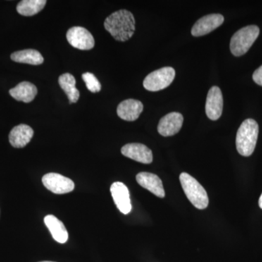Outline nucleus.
Masks as SVG:
<instances>
[{
	"mask_svg": "<svg viewBox=\"0 0 262 262\" xmlns=\"http://www.w3.org/2000/svg\"><path fill=\"white\" fill-rule=\"evenodd\" d=\"M258 136V125L253 119L245 120L236 136V147L239 155L249 157L256 148Z\"/></svg>",
	"mask_w": 262,
	"mask_h": 262,
	"instance_id": "obj_2",
	"label": "nucleus"
},
{
	"mask_svg": "<svg viewBox=\"0 0 262 262\" xmlns=\"http://www.w3.org/2000/svg\"><path fill=\"white\" fill-rule=\"evenodd\" d=\"M46 0H23L17 5V11L24 16H32L37 14L46 6Z\"/></svg>",
	"mask_w": 262,
	"mask_h": 262,
	"instance_id": "obj_20",
	"label": "nucleus"
},
{
	"mask_svg": "<svg viewBox=\"0 0 262 262\" xmlns=\"http://www.w3.org/2000/svg\"><path fill=\"white\" fill-rule=\"evenodd\" d=\"M39 262H54V261H39Z\"/></svg>",
	"mask_w": 262,
	"mask_h": 262,
	"instance_id": "obj_24",
	"label": "nucleus"
},
{
	"mask_svg": "<svg viewBox=\"0 0 262 262\" xmlns=\"http://www.w3.org/2000/svg\"><path fill=\"white\" fill-rule=\"evenodd\" d=\"M144 110V105L140 101L127 99L118 105L117 113L119 117L125 121H135Z\"/></svg>",
	"mask_w": 262,
	"mask_h": 262,
	"instance_id": "obj_14",
	"label": "nucleus"
},
{
	"mask_svg": "<svg viewBox=\"0 0 262 262\" xmlns=\"http://www.w3.org/2000/svg\"><path fill=\"white\" fill-rule=\"evenodd\" d=\"M223 111V96L222 91L217 86H213L208 91L206 98V113L211 120H217L222 116Z\"/></svg>",
	"mask_w": 262,
	"mask_h": 262,
	"instance_id": "obj_8",
	"label": "nucleus"
},
{
	"mask_svg": "<svg viewBox=\"0 0 262 262\" xmlns=\"http://www.w3.org/2000/svg\"><path fill=\"white\" fill-rule=\"evenodd\" d=\"M184 117L182 114L170 113L162 117L158 124V130L160 135L172 136L178 134L182 128Z\"/></svg>",
	"mask_w": 262,
	"mask_h": 262,
	"instance_id": "obj_12",
	"label": "nucleus"
},
{
	"mask_svg": "<svg viewBox=\"0 0 262 262\" xmlns=\"http://www.w3.org/2000/svg\"><path fill=\"white\" fill-rule=\"evenodd\" d=\"M135 24V18L130 11L120 10L108 15L104 27L116 40L125 42L134 35Z\"/></svg>",
	"mask_w": 262,
	"mask_h": 262,
	"instance_id": "obj_1",
	"label": "nucleus"
},
{
	"mask_svg": "<svg viewBox=\"0 0 262 262\" xmlns=\"http://www.w3.org/2000/svg\"><path fill=\"white\" fill-rule=\"evenodd\" d=\"M42 184L48 190L55 194H61L72 192L75 189V183L61 174L49 173L42 177Z\"/></svg>",
	"mask_w": 262,
	"mask_h": 262,
	"instance_id": "obj_7",
	"label": "nucleus"
},
{
	"mask_svg": "<svg viewBox=\"0 0 262 262\" xmlns=\"http://www.w3.org/2000/svg\"><path fill=\"white\" fill-rule=\"evenodd\" d=\"M10 96L15 100L24 103L32 102L37 94V89L29 82H22L9 91Z\"/></svg>",
	"mask_w": 262,
	"mask_h": 262,
	"instance_id": "obj_16",
	"label": "nucleus"
},
{
	"mask_svg": "<svg viewBox=\"0 0 262 262\" xmlns=\"http://www.w3.org/2000/svg\"><path fill=\"white\" fill-rule=\"evenodd\" d=\"M179 179L183 190L193 206L198 209H206L208 206L209 200L206 189L194 177L187 173H181Z\"/></svg>",
	"mask_w": 262,
	"mask_h": 262,
	"instance_id": "obj_3",
	"label": "nucleus"
},
{
	"mask_svg": "<svg viewBox=\"0 0 262 262\" xmlns=\"http://www.w3.org/2000/svg\"><path fill=\"white\" fill-rule=\"evenodd\" d=\"M259 32V28L255 25L239 29L231 39V53L237 57L246 54L257 39Z\"/></svg>",
	"mask_w": 262,
	"mask_h": 262,
	"instance_id": "obj_4",
	"label": "nucleus"
},
{
	"mask_svg": "<svg viewBox=\"0 0 262 262\" xmlns=\"http://www.w3.org/2000/svg\"><path fill=\"white\" fill-rule=\"evenodd\" d=\"M82 77L85 82L86 87L91 92L98 93L101 91V84L94 74L86 72L82 75Z\"/></svg>",
	"mask_w": 262,
	"mask_h": 262,
	"instance_id": "obj_21",
	"label": "nucleus"
},
{
	"mask_svg": "<svg viewBox=\"0 0 262 262\" xmlns=\"http://www.w3.org/2000/svg\"><path fill=\"white\" fill-rule=\"evenodd\" d=\"M136 181L141 187L145 188L149 192L158 198H165L163 182L161 179L154 173L141 172L136 175Z\"/></svg>",
	"mask_w": 262,
	"mask_h": 262,
	"instance_id": "obj_13",
	"label": "nucleus"
},
{
	"mask_svg": "<svg viewBox=\"0 0 262 262\" xmlns=\"http://www.w3.org/2000/svg\"><path fill=\"white\" fill-rule=\"evenodd\" d=\"M58 83L67 94L70 103H76L78 101L80 92L76 89V80L73 75L70 73L63 74L60 76Z\"/></svg>",
	"mask_w": 262,
	"mask_h": 262,
	"instance_id": "obj_19",
	"label": "nucleus"
},
{
	"mask_svg": "<svg viewBox=\"0 0 262 262\" xmlns=\"http://www.w3.org/2000/svg\"><path fill=\"white\" fill-rule=\"evenodd\" d=\"M45 224L49 229L53 239L59 244H65L68 239L69 234L64 225L53 215L45 217Z\"/></svg>",
	"mask_w": 262,
	"mask_h": 262,
	"instance_id": "obj_17",
	"label": "nucleus"
},
{
	"mask_svg": "<svg viewBox=\"0 0 262 262\" xmlns=\"http://www.w3.org/2000/svg\"><path fill=\"white\" fill-rule=\"evenodd\" d=\"M225 18L221 14L207 15L200 18L194 24L192 29V34L194 37H201L213 32L224 23Z\"/></svg>",
	"mask_w": 262,
	"mask_h": 262,
	"instance_id": "obj_9",
	"label": "nucleus"
},
{
	"mask_svg": "<svg viewBox=\"0 0 262 262\" xmlns=\"http://www.w3.org/2000/svg\"><path fill=\"white\" fill-rule=\"evenodd\" d=\"M10 58L17 63H28L31 65H40L44 62V58L41 53L33 49L15 52Z\"/></svg>",
	"mask_w": 262,
	"mask_h": 262,
	"instance_id": "obj_18",
	"label": "nucleus"
},
{
	"mask_svg": "<svg viewBox=\"0 0 262 262\" xmlns=\"http://www.w3.org/2000/svg\"><path fill=\"white\" fill-rule=\"evenodd\" d=\"M253 80L258 85L262 86V66L255 71L253 75Z\"/></svg>",
	"mask_w": 262,
	"mask_h": 262,
	"instance_id": "obj_22",
	"label": "nucleus"
},
{
	"mask_svg": "<svg viewBox=\"0 0 262 262\" xmlns=\"http://www.w3.org/2000/svg\"><path fill=\"white\" fill-rule=\"evenodd\" d=\"M175 76V70L172 67H163L146 76L143 85L144 89L152 92L161 91L173 82Z\"/></svg>",
	"mask_w": 262,
	"mask_h": 262,
	"instance_id": "obj_5",
	"label": "nucleus"
},
{
	"mask_svg": "<svg viewBox=\"0 0 262 262\" xmlns=\"http://www.w3.org/2000/svg\"><path fill=\"white\" fill-rule=\"evenodd\" d=\"M258 205H259L260 208L262 209V194L261 196H260L259 200H258Z\"/></svg>",
	"mask_w": 262,
	"mask_h": 262,
	"instance_id": "obj_23",
	"label": "nucleus"
},
{
	"mask_svg": "<svg viewBox=\"0 0 262 262\" xmlns=\"http://www.w3.org/2000/svg\"><path fill=\"white\" fill-rule=\"evenodd\" d=\"M110 191L119 211L123 214L130 213L132 206L130 203V193L126 186L122 182H115L112 184Z\"/></svg>",
	"mask_w": 262,
	"mask_h": 262,
	"instance_id": "obj_10",
	"label": "nucleus"
},
{
	"mask_svg": "<svg viewBox=\"0 0 262 262\" xmlns=\"http://www.w3.org/2000/svg\"><path fill=\"white\" fill-rule=\"evenodd\" d=\"M122 154L127 158L144 164L152 163V151L144 144L132 143L122 146Z\"/></svg>",
	"mask_w": 262,
	"mask_h": 262,
	"instance_id": "obj_11",
	"label": "nucleus"
},
{
	"mask_svg": "<svg viewBox=\"0 0 262 262\" xmlns=\"http://www.w3.org/2000/svg\"><path fill=\"white\" fill-rule=\"evenodd\" d=\"M34 136V130L24 124L17 125L12 129L9 134L10 144L15 148H23L30 142Z\"/></svg>",
	"mask_w": 262,
	"mask_h": 262,
	"instance_id": "obj_15",
	"label": "nucleus"
},
{
	"mask_svg": "<svg viewBox=\"0 0 262 262\" xmlns=\"http://www.w3.org/2000/svg\"><path fill=\"white\" fill-rule=\"evenodd\" d=\"M67 39L72 47L82 51H89L94 48V38L87 29L81 27H74L69 29Z\"/></svg>",
	"mask_w": 262,
	"mask_h": 262,
	"instance_id": "obj_6",
	"label": "nucleus"
}]
</instances>
